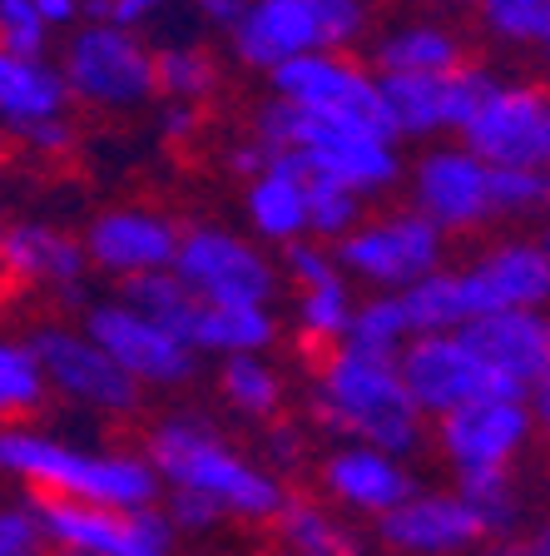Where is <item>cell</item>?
Listing matches in <instances>:
<instances>
[{
  "label": "cell",
  "instance_id": "e575fe53",
  "mask_svg": "<svg viewBox=\"0 0 550 556\" xmlns=\"http://www.w3.org/2000/svg\"><path fill=\"white\" fill-rule=\"evenodd\" d=\"M461 497L471 502V511L482 517L486 536H516L521 517H526V497L511 472H471V477H457Z\"/></svg>",
  "mask_w": 550,
  "mask_h": 556
},
{
  "label": "cell",
  "instance_id": "ffe728a7",
  "mask_svg": "<svg viewBox=\"0 0 550 556\" xmlns=\"http://www.w3.org/2000/svg\"><path fill=\"white\" fill-rule=\"evenodd\" d=\"M318 486L337 511L378 521L412 492L417 477H412V467H407V457H397V452H387V447L337 442L318 463Z\"/></svg>",
  "mask_w": 550,
  "mask_h": 556
},
{
  "label": "cell",
  "instance_id": "44dd1931",
  "mask_svg": "<svg viewBox=\"0 0 550 556\" xmlns=\"http://www.w3.org/2000/svg\"><path fill=\"white\" fill-rule=\"evenodd\" d=\"M179 224L159 208H104L100 219L85 229V254L94 268L115 278H135V274H154V268H174L179 254Z\"/></svg>",
  "mask_w": 550,
  "mask_h": 556
},
{
  "label": "cell",
  "instance_id": "603a6c76",
  "mask_svg": "<svg viewBox=\"0 0 550 556\" xmlns=\"http://www.w3.org/2000/svg\"><path fill=\"white\" fill-rule=\"evenodd\" d=\"M90 268L80 239L50 229V224H0V274L11 283L40 289H75Z\"/></svg>",
  "mask_w": 550,
  "mask_h": 556
},
{
  "label": "cell",
  "instance_id": "ee69618b",
  "mask_svg": "<svg viewBox=\"0 0 550 556\" xmlns=\"http://www.w3.org/2000/svg\"><path fill=\"white\" fill-rule=\"evenodd\" d=\"M303 457H308V438H303L293 422L273 417L264 432V467H273V472L283 477V472H293V467H303Z\"/></svg>",
  "mask_w": 550,
  "mask_h": 556
},
{
  "label": "cell",
  "instance_id": "f6af8a7d",
  "mask_svg": "<svg viewBox=\"0 0 550 556\" xmlns=\"http://www.w3.org/2000/svg\"><path fill=\"white\" fill-rule=\"evenodd\" d=\"M15 135H21L35 154H65L69 144H75V129H69L60 115H50V119H35V125L15 129Z\"/></svg>",
  "mask_w": 550,
  "mask_h": 556
},
{
  "label": "cell",
  "instance_id": "7c38bea8",
  "mask_svg": "<svg viewBox=\"0 0 550 556\" xmlns=\"http://www.w3.org/2000/svg\"><path fill=\"white\" fill-rule=\"evenodd\" d=\"M268 90L298 104L312 119H343V125H382L378 70L353 50H312L268 70ZM387 129V125H382Z\"/></svg>",
  "mask_w": 550,
  "mask_h": 556
},
{
  "label": "cell",
  "instance_id": "5bb4252c",
  "mask_svg": "<svg viewBox=\"0 0 550 556\" xmlns=\"http://www.w3.org/2000/svg\"><path fill=\"white\" fill-rule=\"evenodd\" d=\"M85 333L139 382V388H183L199 372V348L164 328L159 318L139 313L135 303H94Z\"/></svg>",
  "mask_w": 550,
  "mask_h": 556
},
{
  "label": "cell",
  "instance_id": "6da1fadb",
  "mask_svg": "<svg viewBox=\"0 0 550 556\" xmlns=\"http://www.w3.org/2000/svg\"><path fill=\"white\" fill-rule=\"evenodd\" d=\"M308 407L312 422L337 442H372V447H387L397 457H417L426 447L432 417L407 393L397 358L357 353L347 343L328 348V358L312 372Z\"/></svg>",
  "mask_w": 550,
  "mask_h": 556
},
{
  "label": "cell",
  "instance_id": "9f6ffc18",
  "mask_svg": "<svg viewBox=\"0 0 550 556\" xmlns=\"http://www.w3.org/2000/svg\"><path fill=\"white\" fill-rule=\"evenodd\" d=\"M540 243H546V254H550V224H546V233H540Z\"/></svg>",
  "mask_w": 550,
  "mask_h": 556
},
{
  "label": "cell",
  "instance_id": "cb8c5ba5",
  "mask_svg": "<svg viewBox=\"0 0 550 556\" xmlns=\"http://www.w3.org/2000/svg\"><path fill=\"white\" fill-rule=\"evenodd\" d=\"M308 199H312V174L293 154H273L264 169L248 179L243 194V214H248L253 233L264 243H287L308 233Z\"/></svg>",
  "mask_w": 550,
  "mask_h": 556
},
{
  "label": "cell",
  "instance_id": "484cf974",
  "mask_svg": "<svg viewBox=\"0 0 550 556\" xmlns=\"http://www.w3.org/2000/svg\"><path fill=\"white\" fill-rule=\"evenodd\" d=\"M69 85L55 65H46V55H15L0 46V125L25 129L35 119L65 115Z\"/></svg>",
  "mask_w": 550,
  "mask_h": 556
},
{
  "label": "cell",
  "instance_id": "30bf717a",
  "mask_svg": "<svg viewBox=\"0 0 550 556\" xmlns=\"http://www.w3.org/2000/svg\"><path fill=\"white\" fill-rule=\"evenodd\" d=\"M436 422V452L447 457L457 477L471 472H511L521 452L536 438L526 393H482L451 413L432 417Z\"/></svg>",
  "mask_w": 550,
  "mask_h": 556
},
{
  "label": "cell",
  "instance_id": "ab89813d",
  "mask_svg": "<svg viewBox=\"0 0 550 556\" xmlns=\"http://www.w3.org/2000/svg\"><path fill=\"white\" fill-rule=\"evenodd\" d=\"M278 274H283L293 289H308V283H322V278L343 274V268H337L333 243H322V239H312V233H303V239L278 243Z\"/></svg>",
  "mask_w": 550,
  "mask_h": 556
},
{
  "label": "cell",
  "instance_id": "816d5d0a",
  "mask_svg": "<svg viewBox=\"0 0 550 556\" xmlns=\"http://www.w3.org/2000/svg\"><path fill=\"white\" fill-rule=\"evenodd\" d=\"M40 5V15H46V25L55 30V25H69L75 15H80V0H35Z\"/></svg>",
  "mask_w": 550,
  "mask_h": 556
},
{
  "label": "cell",
  "instance_id": "83f0119b",
  "mask_svg": "<svg viewBox=\"0 0 550 556\" xmlns=\"http://www.w3.org/2000/svg\"><path fill=\"white\" fill-rule=\"evenodd\" d=\"M278 542L283 552L298 556H357V532L347 527V511H337L333 502H308V497H287L273 517Z\"/></svg>",
  "mask_w": 550,
  "mask_h": 556
},
{
  "label": "cell",
  "instance_id": "c3c4849f",
  "mask_svg": "<svg viewBox=\"0 0 550 556\" xmlns=\"http://www.w3.org/2000/svg\"><path fill=\"white\" fill-rule=\"evenodd\" d=\"M189 5H194V15H204L208 25H218V30H233L239 15L248 11V0H189Z\"/></svg>",
  "mask_w": 550,
  "mask_h": 556
},
{
  "label": "cell",
  "instance_id": "7a4b0ae2",
  "mask_svg": "<svg viewBox=\"0 0 550 556\" xmlns=\"http://www.w3.org/2000/svg\"><path fill=\"white\" fill-rule=\"evenodd\" d=\"M164 486H189V492H204L208 502L223 507V517L239 521H273L278 507L287 502V486L273 467L253 463L233 447L214 422L204 417H164L150 428V452Z\"/></svg>",
  "mask_w": 550,
  "mask_h": 556
},
{
  "label": "cell",
  "instance_id": "d4e9b609",
  "mask_svg": "<svg viewBox=\"0 0 550 556\" xmlns=\"http://www.w3.org/2000/svg\"><path fill=\"white\" fill-rule=\"evenodd\" d=\"M378 75H447L466 65V40L447 21H397L367 46Z\"/></svg>",
  "mask_w": 550,
  "mask_h": 556
},
{
  "label": "cell",
  "instance_id": "91938a15",
  "mask_svg": "<svg viewBox=\"0 0 550 556\" xmlns=\"http://www.w3.org/2000/svg\"><path fill=\"white\" fill-rule=\"evenodd\" d=\"M65 556H75V552H65Z\"/></svg>",
  "mask_w": 550,
  "mask_h": 556
},
{
  "label": "cell",
  "instance_id": "8992f818",
  "mask_svg": "<svg viewBox=\"0 0 550 556\" xmlns=\"http://www.w3.org/2000/svg\"><path fill=\"white\" fill-rule=\"evenodd\" d=\"M337 268L353 283L372 293H401L407 283L426 278L432 268L447 264V233L426 219L422 208H387L372 219H357L343 239L333 243Z\"/></svg>",
  "mask_w": 550,
  "mask_h": 556
},
{
  "label": "cell",
  "instance_id": "2e32d148",
  "mask_svg": "<svg viewBox=\"0 0 550 556\" xmlns=\"http://www.w3.org/2000/svg\"><path fill=\"white\" fill-rule=\"evenodd\" d=\"M486 80L491 75L476 65H457L447 75H378L382 125H387V135L422 139V144L442 135H461Z\"/></svg>",
  "mask_w": 550,
  "mask_h": 556
},
{
  "label": "cell",
  "instance_id": "4fadbf2b",
  "mask_svg": "<svg viewBox=\"0 0 550 556\" xmlns=\"http://www.w3.org/2000/svg\"><path fill=\"white\" fill-rule=\"evenodd\" d=\"M407 189H412V208H422L436 229L447 233H476L496 224V199H491V164L466 144H442L432 139L417 164L407 169Z\"/></svg>",
  "mask_w": 550,
  "mask_h": 556
},
{
  "label": "cell",
  "instance_id": "7bdbcfd3",
  "mask_svg": "<svg viewBox=\"0 0 550 556\" xmlns=\"http://www.w3.org/2000/svg\"><path fill=\"white\" fill-rule=\"evenodd\" d=\"M46 527L30 507H0V556H40Z\"/></svg>",
  "mask_w": 550,
  "mask_h": 556
},
{
  "label": "cell",
  "instance_id": "74e56055",
  "mask_svg": "<svg viewBox=\"0 0 550 556\" xmlns=\"http://www.w3.org/2000/svg\"><path fill=\"white\" fill-rule=\"evenodd\" d=\"M312 174V169H308ZM362 194H353L347 185H337V179H322V174H312V199H308V233L322 243H337L347 229H353L357 219H362Z\"/></svg>",
  "mask_w": 550,
  "mask_h": 556
},
{
  "label": "cell",
  "instance_id": "ba28073f",
  "mask_svg": "<svg viewBox=\"0 0 550 556\" xmlns=\"http://www.w3.org/2000/svg\"><path fill=\"white\" fill-rule=\"evenodd\" d=\"M457 139L482 154L491 169L550 174V90L536 80H496L491 75Z\"/></svg>",
  "mask_w": 550,
  "mask_h": 556
},
{
  "label": "cell",
  "instance_id": "5b68a950",
  "mask_svg": "<svg viewBox=\"0 0 550 556\" xmlns=\"http://www.w3.org/2000/svg\"><path fill=\"white\" fill-rule=\"evenodd\" d=\"M372 30V0H248L229 50L248 70H273L312 50H353Z\"/></svg>",
  "mask_w": 550,
  "mask_h": 556
},
{
  "label": "cell",
  "instance_id": "3957f363",
  "mask_svg": "<svg viewBox=\"0 0 550 556\" xmlns=\"http://www.w3.org/2000/svg\"><path fill=\"white\" fill-rule=\"evenodd\" d=\"M253 135L264 139L273 154H293L303 160L312 174L322 179H337L353 194L372 199L387 194L407 179V164H401V139L387 135L382 125H343V119H312L303 115L298 104L268 94L258 110H253Z\"/></svg>",
  "mask_w": 550,
  "mask_h": 556
},
{
  "label": "cell",
  "instance_id": "9a60e30c",
  "mask_svg": "<svg viewBox=\"0 0 550 556\" xmlns=\"http://www.w3.org/2000/svg\"><path fill=\"white\" fill-rule=\"evenodd\" d=\"M25 348L35 353L50 388L65 393L69 403L94 407V413H110V417H129L144 403V388L90 333H69L60 324H46V328H35Z\"/></svg>",
  "mask_w": 550,
  "mask_h": 556
},
{
  "label": "cell",
  "instance_id": "8d00e7d4",
  "mask_svg": "<svg viewBox=\"0 0 550 556\" xmlns=\"http://www.w3.org/2000/svg\"><path fill=\"white\" fill-rule=\"evenodd\" d=\"M50 382L40 372L30 348L21 343H0V417H30L46 403Z\"/></svg>",
  "mask_w": 550,
  "mask_h": 556
},
{
  "label": "cell",
  "instance_id": "681fc988",
  "mask_svg": "<svg viewBox=\"0 0 550 556\" xmlns=\"http://www.w3.org/2000/svg\"><path fill=\"white\" fill-rule=\"evenodd\" d=\"M164 0H110V21H119V25H139L144 15H154Z\"/></svg>",
  "mask_w": 550,
  "mask_h": 556
},
{
  "label": "cell",
  "instance_id": "f907efd6",
  "mask_svg": "<svg viewBox=\"0 0 550 556\" xmlns=\"http://www.w3.org/2000/svg\"><path fill=\"white\" fill-rule=\"evenodd\" d=\"M526 403H530V417H536V432H546L550 438V372L526 393Z\"/></svg>",
  "mask_w": 550,
  "mask_h": 556
},
{
  "label": "cell",
  "instance_id": "4316f807",
  "mask_svg": "<svg viewBox=\"0 0 550 556\" xmlns=\"http://www.w3.org/2000/svg\"><path fill=\"white\" fill-rule=\"evenodd\" d=\"M278 343V318L268 303H199L194 348L199 353H268Z\"/></svg>",
  "mask_w": 550,
  "mask_h": 556
},
{
  "label": "cell",
  "instance_id": "7402d4cb",
  "mask_svg": "<svg viewBox=\"0 0 550 556\" xmlns=\"http://www.w3.org/2000/svg\"><path fill=\"white\" fill-rule=\"evenodd\" d=\"M466 338L482 348L486 368L506 393H530L550 372V303L546 308H511L471 318Z\"/></svg>",
  "mask_w": 550,
  "mask_h": 556
},
{
  "label": "cell",
  "instance_id": "7dc6e473",
  "mask_svg": "<svg viewBox=\"0 0 550 556\" xmlns=\"http://www.w3.org/2000/svg\"><path fill=\"white\" fill-rule=\"evenodd\" d=\"M164 135L169 139H194L199 135V104H189V100H169L164 104Z\"/></svg>",
  "mask_w": 550,
  "mask_h": 556
},
{
  "label": "cell",
  "instance_id": "1f68e13d",
  "mask_svg": "<svg viewBox=\"0 0 550 556\" xmlns=\"http://www.w3.org/2000/svg\"><path fill=\"white\" fill-rule=\"evenodd\" d=\"M397 299H401V313H407L412 333H447V328L471 324L461 278H457V268H447V264L432 268V274L417 278V283H407Z\"/></svg>",
  "mask_w": 550,
  "mask_h": 556
},
{
  "label": "cell",
  "instance_id": "f1b7e54d",
  "mask_svg": "<svg viewBox=\"0 0 550 556\" xmlns=\"http://www.w3.org/2000/svg\"><path fill=\"white\" fill-rule=\"evenodd\" d=\"M218 393L248 422H273V417H283L287 382L264 353H229L218 368Z\"/></svg>",
  "mask_w": 550,
  "mask_h": 556
},
{
  "label": "cell",
  "instance_id": "d6986e66",
  "mask_svg": "<svg viewBox=\"0 0 550 556\" xmlns=\"http://www.w3.org/2000/svg\"><path fill=\"white\" fill-rule=\"evenodd\" d=\"M461 293H466L471 318L511 308H546L550 303V254L540 239L526 233H506L486 243L476 258L457 268Z\"/></svg>",
  "mask_w": 550,
  "mask_h": 556
},
{
  "label": "cell",
  "instance_id": "52a82bcc",
  "mask_svg": "<svg viewBox=\"0 0 550 556\" xmlns=\"http://www.w3.org/2000/svg\"><path fill=\"white\" fill-rule=\"evenodd\" d=\"M60 75L69 85V100L119 115L154 100V50L135 35V25L119 21H85L65 40Z\"/></svg>",
  "mask_w": 550,
  "mask_h": 556
},
{
  "label": "cell",
  "instance_id": "60d3db41",
  "mask_svg": "<svg viewBox=\"0 0 550 556\" xmlns=\"http://www.w3.org/2000/svg\"><path fill=\"white\" fill-rule=\"evenodd\" d=\"M0 46L15 55H46L50 25L35 0H0Z\"/></svg>",
  "mask_w": 550,
  "mask_h": 556
},
{
  "label": "cell",
  "instance_id": "f546056e",
  "mask_svg": "<svg viewBox=\"0 0 550 556\" xmlns=\"http://www.w3.org/2000/svg\"><path fill=\"white\" fill-rule=\"evenodd\" d=\"M353 278L347 274H333L322 278V283H308V289H298V303H293V328H298V338L308 348H337L347 338V324H353Z\"/></svg>",
  "mask_w": 550,
  "mask_h": 556
},
{
  "label": "cell",
  "instance_id": "b9f144b4",
  "mask_svg": "<svg viewBox=\"0 0 550 556\" xmlns=\"http://www.w3.org/2000/svg\"><path fill=\"white\" fill-rule=\"evenodd\" d=\"M164 517H169L174 532H214L218 521H223V507L208 502L204 492H189V486H164Z\"/></svg>",
  "mask_w": 550,
  "mask_h": 556
},
{
  "label": "cell",
  "instance_id": "f35d334b",
  "mask_svg": "<svg viewBox=\"0 0 550 556\" xmlns=\"http://www.w3.org/2000/svg\"><path fill=\"white\" fill-rule=\"evenodd\" d=\"M496 219H536L550 208V174L546 169H491Z\"/></svg>",
  "mask_w": 550,
  "mask_h": 556
},
{
  "label": "cell",
  "instance_id": "d6a6232c",
  "mask_svg": "<svg viewBox=\"0 0 550 556\" xmlns=\"http://www.w3.org/2000/svg\"><path fill=\"white\" fill-rule=\"evenodd\" d=\"M412 338V324H407V313H401V299L397 293H367L357 299L353 308V324H347V348L357 353H378V358H397L401 348Z\"/></svg>",
  "mask_w": 550,
  "mask_h": 556
},
{
  "label": "cell",
  "instance_id": "680465c9",
  "mask_svg": "<svg viewBox=\"0 0 550 556\" xmlns=\"http://www.w3.org/2000/svg\"><path fill=\"white\" fill-rule=\"evenodd\" d=\"M283 556H298V552H283Z\"/></svg>",
  "mask_w": 550,
  "mask_h": 556
},
{
  "label": "cell",
  "instance_id": "f5cc1de1",
  "mask_svg": "<svg viewBox=\"0 0 550 556\" xmlns=\"http://www.w3.org/2000/svg\"><path fill=\"white\" fill-rule=\"evenodd\" d=\"M521 552L526 556H550V517H540L526 536H521Z\"/></svg>",
  "mask_w": 550,
  "mask_h": 556
},
{
  "label": "cell",
  "instance_id": "277c9868",
  "mask_svg": "<svg viewBox=\"0 0 550 556\" xmlns=\"http://www.w3.org/2000/svg\"><path fill=\"white\" fill-rule=\"evenodd\" d=\"M0 467L50 497L94 502V507H154L159 472L139 452H85L60 438L5 428L0 432Z\"/></svg>",
  "mask_w": 550,
  "mask_h": 556
},
{
  "label": "cell",
  "instance_id": "ac0fdd59",
  "mask_svg": "<svg viewBox=\"0 0 550 556\" xmlns=\"http://www.w3.org/2000/svg\"><path fill=\"white\" fill-rule=\"evenodd\" d=\"M378 542L397 556H471L486 542V527L461 486H412L378 517Z\"/></svg>",
  "mask_w": 550,
  "mask_h": 556
},
{
  "label": "cell",
  "instance_id": "836d02e7",
  "mask_svg": "<svg viewBox=\"0 0 550 556\" xmlns=\"http://www.w3.org/2000/svg\"><path fill=\"white\" fill-rule=\"evenodd\" d=\"M154 90L164 100L204 104L218 90V60L204 46H164L154 50Z\"/></svg>",
  "mask_w": 550,
  "mask_h": 556
},
{
  "label": "cell",
  "instance_id": "8fae6325",
  "mask_svg": "<svg viewBox=\"0 0 550 556\" xmlns=\"http://www.w3.org/2000/svg\"><path fill=\"white\" fill-rule=\"evenodd\" d=\"M174 274L204 303H273L278 278H283L264 243L248 233L218 229V224L179 233Z\"/></svg>",
  "mask_w": 550,
  "mask_h": 556
},
{
  "label": "cell",
  "instance_id": "4dcf8cb0",
  "mask_svg": "<svg viewBox=\"0 0 550 556\" xmlns=\"http://www.w3.org/2000/svg\"><path fill=\"white\" fill-rule=\"evenodd\" d=\"M119 299L135 303L139 313L159 318L164 328H174L179 338L194 343V318H199V293L183 283L174 268H154V274H135V278H119Z\"/></svg>",
  "mask_w": 550,
  "mask_h": 556
},
{
  "label": "cell",
  "instance_id": "db71d44e",
  "mask_svg": "<svg viewBox=\"0 0 550 556\" xmlns=\"http://www.w3.org/2000/svg\"><path fill=\"white\" fill-rule=\"evenodd\" d=\"M471 556H526V552H521L516 536H486V542L476 546Z\"/></svg>",
  "mask_w": 550,
  "mask_h": 556
},
{
  "label": "cell",
  "instance_id": "11a10c76",
  "mask_svg": "<svg viewBox=\"0 0 550 556\" xmlns=\"http://www.w3.org/2000/svg\"><path fill=\"white\" fill-rule=\"evenodd\" d=\"M422 5H471V0H422Z\"/></svg>",
  "mask_w": 550,
  "mask_h": 556
},
{
  "label": "cell",
  "instance_id": "9c48e42d",
  "mask_svg": "<svg viewBox=\"0 0 550 556\" xmlns=\"http://www.w3.org/2000/svg\"><path fill=\"white\" fill-rule=\"evenodd\" d=\"M30 511L46 527V542L75 556H174V527L154 507H94L35 492Z\"/></svg>",
  "mask_w": 550,
  "mask_h": 556
},
{
  "label": "cell",
  "instance_id": "d590c367",
  "mask_svg": "<svg viewBox=\"0 0 550 556\" xmlns=\"http://www.w3.org/2000/svg\"><path fill=\"white\" fill-rule=\"evenodd\" d=\"M471 5L486 35H496L501 46L540 50L550 40V0H471Z\"/></svg>",
  "mask_w": 550,
  "mask_h": 556
},
{
  "label": "cell",
  "instance_id": "6f0895ef",
  "mask_svg": "<svg viewBox=\"0 0 550 556\" xmlns=\"http://www.w3.org/2000/svg\"><path fill=\"white\" fill-rule=\"evenodd\" d=\"M540 55H546V65H550V40H546V46H540Z\"/></svg>",
  "mask_w": 550,
  "mask_h": 556
},
{
  "label": "cell",
  "instance_id": "bcb514c9",
  "mask_svg": "<svg viewBox=\"0 0 550 556\" xmlns=\"http://www.w3.org/2000/svg\"><path fill=\"white\" fill-rule=\"evenodd\" d=\"M268 160H273V150H268L258 135H248L243 144H233V150H229V169L239 174V179H253V174L264 169Z\"/></svg>",
  "mask_w": 550,
  "mask_h": 556
},
{
  "label": "cell",
  "instance_id": "e0dca14e",
  "mask_svg": "<svg viewBox=\"0 0 550 556\" xmlns=\"http://www.w3.org/2000/svg\"><path fill=\"white\" fill-rule=\"evenodd\" d=\"M397 368H401L407 393L417 397V407H422L426 417H442L482 393H506L501 382H496V372L486 368L482 348L466 338V328L412 333L407 348L397 353Z\"/></svg>",
  "mask_w": 550,
  "mask_h": 556
}]
</instances>
